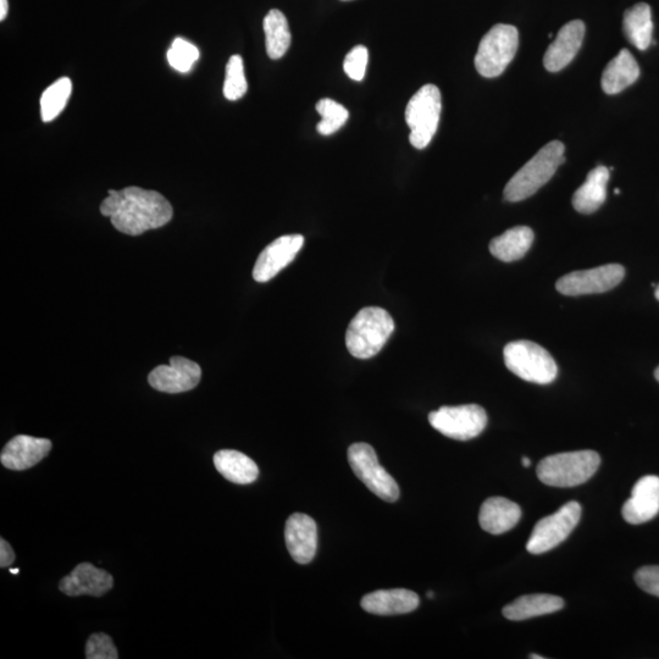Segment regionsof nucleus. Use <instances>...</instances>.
<instances>
[{
	"label": "nucleus",
	"instance_id": "nucleus-9",
	"mask_svg": "<svg viewBox=\"0 0 659 659\" xmlns=\"http://www.w3.org/2000/svg\"><path fill=\"white\" fill-rule=\"evenodd\" d=\"M429 423L450 439L469 441L483 433L487 425V414L478 404L441 407L429 414Z\"/></svg>",
	"mask_w": 659,
	"mask_h": 659
},
{
	"label": "nucleus",
	"instance_id": "nucleus-24",
	"mask_svg": "<svg viewBox=\"0 0 659 659\" xmlns=\"http://www.w3.org/2000/svg\"><path fill=\"white\" fill-rule=\"evenodd\" d=\"M214 465L226 480L238 485L252 484L259 476L256 462L246 454L234 450H221L215 453Z\"/></svg>",
	"mask_w": 659,
	"mask_h": 659
},
{
	"label": "nucleus",
	"instance_id": "nucleus-28",
	"mask_svg": "<svg viewBox=\"0 0 659 659\" xmlns=\"http://www.w3.org/2000/svg\"><path fill=\"white\" fill-rule=\"evenodd\" d=\"M73 92V82L68 77L55 81L43 92L41 98V115L44 123H51L63 112Z\"/></svg>",
	"mask_w": 659,
	"mask_h": 659
},
{
	"label": "nucleus",
	"instance_id": "nucleus-40",
	"mask_svg": "<svg viewBox=\"0 0 659 659\" xmlns=\"http://www.w3.org/2000/svg\"><path fill=\"white\" fill-rule=\"evenodd\" d=\"M655 376H656L657 381L659 382V367L655 371Z\"/></svg>",
	"mask_w": 659,
	"mask_h": 659
},
{
	"label": "nucleus",
	"instance_id": "nucleus-29",
	"mask_svg": "<svg viewBox=\"0 0 659 659\" xmlns=\"http://www.w3.org/2000/svg\"><path fill=\"white\" fill-rule=\"evenodd\" d=\"M317 112L321 116L317 129L323 136L334 135L350 118V113L342 104L329 98L321 99L317 103Z\"/></svg>",
	"mask_w": 659,
	"mask_h": 659
},
{
	"label": "nucleus",
	"instance_id": "nucleus-12",
	"mask_svg": "<svg viewBox=\"0 0 659 659\" xmlns=\"http://www.w3.org/2000/svg\"><path fill=\"white\" fill-rule=\"evenodd\" d=\"M202 379V369L196 362L184 357L170 358L169 365H159L148 376L154 390L165 393H182L195 389Z\"/></svg>",
	"mask_w": 659,
	"mask_h": 659
},
{
	"label": "nucleus",
	"instance_id": "nucleus-11",
	"mask_svg": "<svg viewBox=\"0 0 659 659\" xmlns=\"http://www.w3.org/2000/svg\"><path fill=\"white\" fill-rule=\"evenodd\" d=\"M625 269L620 264H607L590 270L573 271L563 276L556 289L564 296H584L605 293L623 281Z\"/></svg>",
	"mask_w": 659,
	"mask_h": 659
},
{
	"label": "nucleus",
	"instance_id": "nucleus-14",
	"mask_svg": "<svg viewBox=\"0 0 659 659\" xmlns=\"http://www.w3.org/2000/svg\"><path fill=\"white\" fill-rule=\"evenodd\" d=\"M285 540L287 550L298 564L313 561L318 550V526L306 514H292L286 522Z\"/></svg>",
	"mask_w": 659,
	"mask_h": 659
},
{
	"label": "nucleus",
	"instance_id": "nucleus-26",
	"mask_svg": "<svg viewBox=\"0 0 659 659\" xmlns=\"http://www.w3.org/2000/svg\"><path fill=\"white\" fill-rule=\"evenodd\" d=\"M623 30L629 42L639 51L651 46L653 35L652 11L649 4L639 3L625 11Z\"/></svg>",
	"mask_w": 659,
	"mask_h": 659
},
{
	"label": "nucleus",
	"instance_id": "nucleus-42",
	"mask_svg": "<svg viewBox=\"0 0 659 659\" xmlns=\"http://www.w3.org/2000/svg\"><path fill=\"white\" fill-rule=\"evenodd\" d=\"M428 597H429V598H434V592H431V591L428 592Z\"/></svg>",
	"mask_w": 659,
	"mask_h": 659
},
{
	"label": "nucleus",
	"instance_id": "nucleus-35",
	"mask_svg": "<svg viewBox=\"0 0 659 659\" xmlns=\"http://www.w3.org/2000/svg\"><path fill=\"white\" fill-rule=\"evenodd\" d=\"M15 552L8 541L0 540V567H10L15 562Z\"/></svg>",
	"mask_w": 659,
	"mask_h": 659
},
{
	"label": "nucleus",
	"instance_id": "nucleus-18",
	"mask_svg": "<svg viewBox=\"0 0 659 659\" xmlns=\"http://www.w3.org/2000/svg\"><path fill=\"white\" fill-rule=\"evenodd\" d=\"M112 575L103 569H98L91 563H81L68 577L60 581L59 589L66 596L77 597L90 595L101 597L113 589Z\"/></svg>",
	"mask_w": 659,
	"mask_h": 659
},
{
	"label": "nucleus",
	"instance_id": "nucleus-37",
	"mask_svg": "<svg viewBox=\"0 0 659 659\" xmlns=\"http://www.w3.org/2000/svg\"><path fill=\"white\" fill-rule=\"evenodd\" d=\"M522 464L524 465L525 468H529L531 465V461L528 457H523Z\"/></svg>",
	"mask_w": 659,
	"mask_h": 659
},
{
	"label": "nucleus",
	"instance_id": "nucleus-2",
	"mask_svg": "<svg viewBox=\"0 0 659 659\" xmlns=\"http://www.w3.org/2000/svg\"><path fill=\"white\" fill-rule=\"evenodd\" d=\"M395 331V321L387 310L368 307L359 310L346 332L348 352L358 359H369L380 353Z\"/></svg>",
	"mask_w": 659,
	"mask_h": 659
},
{
	"label": "nucleus",
	"instance_id": "nucleus-38",
	"mask_svg": "<svg viewBox=\"0 0 659 659\" xmlns=\"http://www.w3.org/2000/svg\"><path fill=\"white\" fill-rule=\"evenodd\" d=\"M11 574H19L20 570L19 569H10Z\"/></svg>",
	"mask_w": 659,
	"mask_h": 659
},
{
	"label": "nucleus",
	"instance_id": "nucleus-1",
	"mask_svg": "<svg viewBox=\"0 0 659 659\" xmlns=\"http://www.w3.org/2000/svg\"><path fill=\"white\" fill-rule=\"evenodd\" d=\"M108 193L102 202L101 213L125 235L140 236L148 230L165 226L173 219V207L157 191L132 186Z\"/></svg>",
	"mask_w": 659,
	"mask_h": 659
},
{
	"label": "nucleus",
	"instance_id": "nucleus-32",
	"mask_svg": "<svg viewBox=\"0 0 659 659\" xmlns=\"http://www.w3.org/2000/svg\"><path fill=\"white\" fill-rule=\"evenodd\" d=\"M87 659H118L119 653L109 635L97 633L91 635L86 644Z\"/></svg>",
	"mask_w": 659,
	"mask_h": 659
},
{
	"label": "nucleus",
	"instance_id": "nucleus-41",
	"mask_svg": "<svg viewBox=\"0 0 659 659\" xmlns=\"http://www.w3.org/2000/svg\"><path fill=\"white\" fill-rule=\"evenodd\" d=\"M656 298L659 301V285L657 286V289H656Z\"/></svg>",
	"mask_w": 659,
	"mask_h": 659
},
{
	"label": "nucleus",
	"instance_id": "nucleus-15",
	"mask_svg": "<svg viewBox=\"0 0 659 659\" xmlns=\"http://www.w3.org/2000/svg\"><path fill=\"white\" fill-rule=\"evenodd\" d=\"M659 513V478L647 475L641 478L624 503L622 514L625 522L640 525L650 522Z\"/></svg>",
	"mask_w": 659,
	"mask_h": 659
},
{
	"label": "nucleus",
	"instance_id": "nucleus-3",
	"mask_svg": "<svg viewBox=\"0 0 659 659\" xmlns=\"http://www.w3.org/2000/svg\"><path fill=\"white\" fill-rule=\"evenodd\" d=\"M564 147L561 141H552L541 148L522 169L517 171L505 188L508 202H520L534 196L542 186L555 176L557 169L564 162Z\"/></svg>",
	"mask_w": 659,
	"mask_h": 659
},
{
	"label": "nucleus",
	"instance_id": "nucleus-25",
	"mask_svg": "<svg viewBox=\"0 0 659 659\" xmlns=\"http://www.w3.org/2000/svg\"><path fill=\"white\" fill-rule=\"evenodd\" d=\"M534 231L528 226H517L505 234L494 238L490 243L492 256L502 262H517L525 257L534 242Z\"/></svg>",
	"mask_w": 659,
	"mask_h": 659
},
{
	"label": "nucleus",
	"instance_id": "nucleus-8",
	"mask_svg": "<svg viewBox=\"0 0 659 659\" xmlns=\"http://www.w3.org/2000/svg\"><path fill=\"white\" fill-rule=\"evenodd\" d=\"M348 462L357 478L381 500L396 502L400 498L396 480L382 467L374 448L368 443H353L348 448Z\"/></svg>",
	"mask_w": 659,
	"mask_h": 659
},
{
	"label": "nucleus",
	"instance_id": "nucleus-34",
	"mask_svg": "<svg viewBox=\"0 0 659 659\" xmlns=\"http://www.w3.org/2000/svg\"><path fill=\"white\" fill-rule=\"evenodd\" d=\"M635 581L641 590L659 597V566L640 568L635 574Z\"/></svg>",
	"mask_w": 659,
	"mask_h": 659
},
{
	"label": "nucleus",
	"instance_id": "nucleus-22",
	"mask_svg": "<svg viewBox=\"0 0 659 659\" xmlns=\"http://www.w3.org/2000/svg\"><path fill=\"white\" fill-rule=\"evenodd\" d=\"M609 170L606 166H597L587 175L584 185L575 191L573 207L581 214H592L602 207L607 197Z\"/></svg>",
	"mask_w": 659,
	"mask_h": 659
},
{
	"label": "nucleus",
	"instance_id": "nucleus-30",
	"mask_svg": "<svg viewBox=\"0 0 659 659\" xmlns=\"http://www.w3.org/2000/svg\"><path fill=\"white\" fill-rule=\"evenodd\" d=\"M247 90L248 83L243 59L240 55H232L229 63L226 65L224 96L227 101L235 102L245 96Z\"/></svg>",
	"mask_w": 659,
	"mask_h": 659
},
{
	"label": "nucleus",
	"instance_id": "nucleus-23",
	"mask_svg": "<svg viewBox=\"0 0 659 659\" xmlns=\"http://www.w3.org/2000/svg\"><path fill=\"white\" fill-rule=\"evenodd\" d=\"M564 608L561 597L547 594L525 595L503 608V616L514 622L556 613Z\"/></svg>",
	"mask_w": 659,
	"mask_h": 659
},
{
	"label": "nucleus",
	"instance_id": "nucleus-13",
	"mask_svg": "<svg viewBox=\"0 0 659 659\" xmlns=\"http://www.w3.org/2000/svg\"><path fill=\"white\" fill-rule=\"evenodd\" d=\"M304 245L302 235H286L276 238L274 242L259 254L253 268V279L268 282L293 262Z\"/></svg>",
	"mask_w": 659,
	"mask_h": 659
},
{
	"label": "nucleus",
	"instance_id": "nucleus-10",
	"mask_svg": "<svg viewBox=\"0 0 659 659\" xmlns=\"http://www.w3.org/2000/svg\"><path fill=\"white\" fill-rule=\"evenodd\" d=\"M581 518V506L578 502L570 501L559 508V511L542 518L535 525L526 550L531 555H542L561 545L563 541L577 528Z\"/></svg>",
	"mask_w": 659,
	"mask_h": 659
},
{
	"label": "nucleus",
	"instance_id": "nucleus-21",
	"mask_svg": "<svg viewBox=\"0 0 659 659\" xmlns=\"http://www.w3.org/2000/svg\"><path fill=\"white\" fill-rule=\"evenodd\" d=\"M639 76L640 68L633 54L628 49H622L603 70L602 90L607 94H617L633 85Z\"/></svg>",
	"mask_w": 659,
	"mask_h": 659
},
{
	"label": "nucleus",
	"instance_id": "nucleus-6",
	"mask_svg": "<svg viewBox=\"0 0 659 659\" xmlns=\"http://www.w3.org/2000/svg\"><path fill=\"white\" fill-rule=\"evenodd\" d=\"M519 33L517 27L497 24L486 33L475 55V68L487 79L503 74L517 54Z\"/></svg>",
	"mask_w": 659,
	"mask_h": 659
},
{
	"label": "nucleus",
	"instance_id": "nucleus-27",
	"mask_svg": "<svg viewBox=\"0 0 659 659\" xmlns=\"http://www.w3.org/2000/svg\"><path fill=\"white\" fill-rule=\"evenodd\" d=\"M263 29L269 58L278 60L284 57L291 46V31L286 16L280 10H270L265 16Z\"/></svg>",
	"mask_w": 659,
	"mask_h": 659
},
{
	"label": "nucleus",
	"instance_id": "nucleus-4",
	"mask_svg": "<svg viewBox=\"0 0 659 659\" xmlns=\"http://www.w3.org/2000/svg\"><path fill=\"white\" fill-rule=\"evenodd\" d=\"M600 464V454L595 451L558 453L542 459L536 473L547 486L575 487L589 481Z\"/></svg>",
	"mask_w": 659,
	"mask_h": 659
},
{
	"label": "nucleus",
	"instance_id": "nucleus-16",
	"mask_svg": "<svg viewBox=\"0 0 659 659\" xmlns=\"http://www.w3.org/2000/svg\"><path fill=\"white\" fill-rule=\"evenodd\" d=\"M52 450V442L27 435L15 436L3 448L0 462L10 470H27L43 461Z\"/></svg>",
	"mask_w": 659,
	"mask_h": 659
},
{
	"label": "nucleus",
	"instance_id": "nucleus-5",
	"mask_svg": "<svg viewBox=\"0 0 659 659\" xmlns=\"http://www.w3.org/2000/svg\"><path fill=\"white\" fill-rule=\"evenodd\" d=\"M503 356L506 367L520 379L537 385H548L557 378L555 359L537 343L526 340L508 343Z\"/></svg>",
	"mask_w": 659,
	"mask_h": 659
},
{
	"label": "nucleus",
	"instance_id": "nucleus-20",
	"mask_svg": "<svg viewBox=\"0 0 659 659\" xmlns=\"http://www.w3.org/2000/svg\"><path fill=\"white\" fill-rule=\"evenodd\" d=\"M522 518V509L505 497H491L481 506L479 523L486 533L501 535L512 530Z\"/></svg>",
	"mask_w": 659,
	"mask_h": 659
},
{
	"label": "nucleus",
	"instance_id": "nucleus-43",
	"mask_svg": "<svg viewBox=\"0 0 659 659\" xmlns=\"http://www.w3.org/2000/svg\"><path fill=\"white\" fill-rule=\"evenodd\" d=\"M342 2H350V0H342Z\"/></svg>",
	"mask_w": 659,
	"mask_h": 659
},
{
	"label": "nucleus",
	"instance_id": "nucleus-7",
	"mask_svg": "<svg viewBox=\"0 0 659 659\" xmlns=\"http://www.w3.org/2000/svg\"><path fill=\"white\" fill-rule=\"evenodd\" d=\"M442 109L441 92L435 85H425L414 94L406 108L409 141L417 149L430 145L439 127Z\"/></svg>",
	"mask_w": 659,
	"mask_h": 659
},
{
	"label": "nucleus",
	"instance_id": "nucleus-39",
	"mask_svg": "<svg viewBox=\"0 0 659 659\" xmlns=\"http://www.w3.org/2000/svg\"><path fill=\"white\" fill-rule=\"evenodd\" d=\"M530 658L531 659H544V657L537 656V655H531Z\"/></svg>",
	"mask_w": 659,
	"mask_h": 659
},
{
	"label": "nucleus",
	"instance_id": "nucleus-19",
	"mask_svg": "<svg viewBox=\"0 0 659 659\" xmlns=\"http://www.w3.org/2000/svg\"><path fill=\"white\" fill-rule=\"evenodd\" d=\"M419 596L407 589L379 590L362 598L364 611L376 616H397L415 611L419 607Z\"/></svg>",
	"mask_w": 659,
	"mask_h": 659
},
{
	"label": "nucleus",
	"instance_id": "nucleus-31",
	"mask_svg": "<svg viewBox=\"0 0 659 659\" xmlns=\"http://www.w3.org/2000/svg\"><path fill=\"white\" fill-rule=\"evenodd\" d=\"M199 57H201V53H199L198 48L184 40V38H176L168 52L171 68L182 74L191 71Z\"/></svg>",
	"mask_w": 659,
	"mask_h": 659
},
{
	"label": "nucleus",
	"instance_id": "nucleus-36",
	"mask_svg": "<svg viewBox=\"0 0 659 659\" xmlns=\"http://www.w3.org/2000/svg\"><path fill=\"white\" fill-rule=\"evenodd\" d=\"M9 11L8 0H0V20L4 21L7 19Z\"/></svg>",
	"mask_w": 659,
	"mask_h": 659
},
{
	"label": "nucleus",
	"instance_id": "nucleus-33",
	"mask_svg": "<svg viewBox=\"0 0 659 659\" xmlns=\"http://www.w3.org/2000/svg\"><path fill=\"white\" fill-rule=\"evenodd\" d=\"M369 62V52L364 46H357L346 55L343 62V70L351 80L361 82L365 77V71Z\"/></svg>",
	"mask_w": 659,
	"mask_h": 659
},
{
	"label": "nucleus",
	"instance_id": "nucleus-17",
	"mask_svg": "<svg viewBox=\"0 0 659 659\" xmlns=\"http://www.w3.org/2000/svg\"><path fill=\"white\" fill-rule=\"evenodd\" d=\"M584 37L585 24L583 21L574 20L564 25L559 30L556 40L545 53L546 70L550 73H558L572 63L583 46Z\"/></svg>",
	"mask_w": 659,
	"mask_h": 659
}]
</instances>
